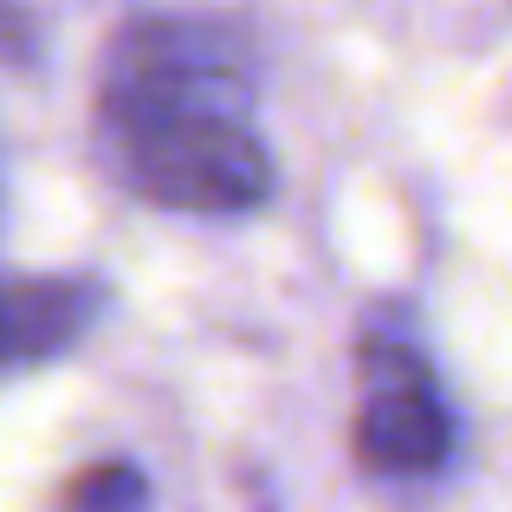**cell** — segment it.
Here are the masks:
<instances>
[{
	"label": "cell",
	"instance_id": "6da1fadb",
	"mask_svg": "<svg viewBox=\"0 0 512 512\" xmlns=\"http://www.w3.org/2000/svg\"><path fill=\"white\" fill-rule=\"evenodd\" d=\"M91 117L117 182L156 208L240 214L273 188L247 46L214 20L143 13L117 26Z\"/></svg>",
	"mask_w": 512,
	"mask_h": 512
},
{
	"label": "cell",
	"instance_id": "7a4b0ae2",
	"mask_svg": "<svg viewBox=\"0 0 512 512\" xmlns=\"http://www.w3.org/2000/svg\"><path fill=\"white\" fill-rule=\"evenodd\" d=\"M357 461L383 480H422L448 467L454 415L441 402V383L415 350L376 344L363 350V389H357Z\"/></svg>",
	"mask_w": 512,
	"mask_h": 512
},
{
	"label": "cell",
	"instance_id": "3957f363",
	"mask_svg": "<svg viewBox=\"0 0 512 512\" xmlns=\"http://www.w3.org/2000/svg\"><path fill=\"white\" fill-rule=\"evenodd\" d=\"M91 292L65 286V279H20L0 273V370L26 357H46L85 325Z\"/></svg>",
	"mask_w": 512,
	"mask_h": 512
},
{
	"label": "cell",
	"instance_id": "277c9868",
	"mask_svg": "<svg viewBox=\"0 0 512 512\" xmlns=\"http://www.w3.org/2000/svg\"><path fill=\"white\" fill-rule=\"evenodd\" d=\"M65 506L72 512H137L143 506V480H137V467H91V474L72 480Z\"/></svg>",
	"mask_w": 512,
	"mask_h": 512
}]
</instances>
